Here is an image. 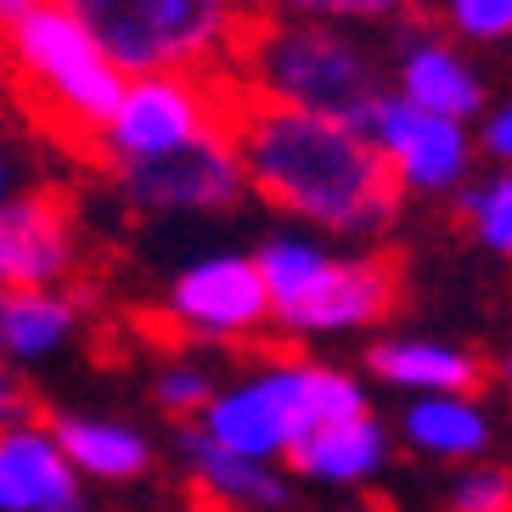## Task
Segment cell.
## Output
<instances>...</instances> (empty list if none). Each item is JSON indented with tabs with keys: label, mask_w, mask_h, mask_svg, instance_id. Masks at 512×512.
Here are the masks:
<instances>
[{
	"label": "cell",
	"mask_w": 512,
	"mask_h": 512,
	"mask_svg": "<svg viewBox=\"0 0 512 512\" xmlns=\"http://www.w3.org/2000/svg\"><path fill=\"white\" fill-rule=\"evenodd\" d=\"M12 197V175H6V158H0V203Z\"/></svg>",
	"instance_id": "obj_28"
},
{
	"label": "cell",
	"mask_w": 512,
	"mask_h": 512,
	"mask_svg": "<svg viewBox=\"0 0 512 512\" xmlns=\"http://www.w3.org/2000/svg\"><path fill=\"white\" fill-rule=\"evenodd\" d=\"M355 411H366V389L349 372L316 361H276L265 372H248L214 389L197 422L242 456L287 462L321 422L355 417Z\"/></svg>",
	"instance_id": "obj_5"
},
{
	"label": "cell",
	"mask_w": 512,
	"mask_h": 512,
	"mask_svg": "<svg viewBox=\"0 0 512 512\" xmlns=\"http://www.w3.org/2000/svg\"><path fill=\"white\" fill-rule=\"evenodd\" d=\"M231 136L254 186L287 220L332 237H383L400 220V175L372 124L237 91Z\"/></svg>",
	"instance_id": "obj_1"
},
{
	"label": "cell",
	"mask_w": 512,
	"mask_h": 512,
	"mask_svg": "<svg viewBox=\"0 0 512 512\" xmlns=\"http://www.w3.org/2000/svg\"><path fill=\"white\" fill-rule=\"evenodd\" d=\"M394 91L422 107H434V113H451V119H479L484 113V85L473 74V62L451 40H434V34H411L406 46H400V57H394Z\"/></svg>",
	"instance_id": "obj_15"
},
{
	"label": "cell",
	"mask_w": 512,
	"mask_h": 512,
	"mask_svg": "<svg viewBox=\"0 0 512 512\" xmlns=\"http://www.w3.org/2000/svg\"><path fill=\"white\" fill-rule=\"evenodd\" d=\"M231 85L248 96L316 107V113H338V119H355V124H372L383 96H389L377 57L344 23H332V17H287V12L254 17Z\"/></svg>",
	"instance_id": "obj_2"
},
{
	"label": "cell",
	"mask_w": 512,
	"mask_h": 512,
	"mask_svg": "<svg viewBox=\"0 0 512 512\" xmlns=\"http://www.w3.org/2000/svg\"><path fill=\"white\" fill-rule=\"evenodd\" d=\"M479 147L490 152V164L512 169V102H501L496 113L484 119V130H479Z\"/></svg>",
	"instance_id": "obj_25"
},
{
	"label": "cell",
	"mask_w": 512,
	"mask_h": 512,
	"mask_svg": "<svg viewBox=\"0 0 512 512\" xmlns=\"http://www.w3.org/2000/svg\"><path fill=\"white\" fill-rule=\"evenodd\" d=\"M451 507L462 512H507L512 507V473L507 467H490V462H462V473H456L451 484Z\"/></svg>",
	"instance_id": "obj_23"
},
{
	"label": "cell",
	"mask_w": 512,
	"mask_h": 512,
	"mask_svg": "<svg viewBox=\"0 0 512 512\" xmlns=\"http://www.w3.org/2000/svg\"><path fill=\"white\" fill-rule=\"evenodd\" d=\"M462 214L473 220L484 248L512 259V169H501L479 186H462Z\"/></svg>",
	"instance_id": "obj_20"
},
{
	"label": "cell",
	"mask_w": 512,
	"mask_h": 512,
	"mask_svg": "<svg viewBox=\"0 0 512 512\" xmlns=\"http://www.w3.org/2000/svg\"><path fill=\"white\" fill-rule=\"evenodd\" d=\"M417 0H259V12L332 17V23H400Z\"/></svg>",
	"instance_id": "obj_21"
},
{
	"label": "cell",
	"mask_w": 512,
	"mask_h": 512,
	"mask_svg": "<svg viewBox=\"0 0 512 512\" xmlns=\"http://www.w3.org/2000/svg\"><path fill=\"white\" fill-rule=\"evenodd\" d=\"M40 6H46V0H0V40H6L29 12H40Z\"/></svg>",
	"instance_id": "obj_27"
},
{
	"label": "cell",
	"mask_w": 512,
	"mask_h": 512,
	"mask_svg": "<svg viewBox=\"0 0 512 512\" xmlns=\"http://www.w3.org/2000/svg\"><path fill=\"white\" fill-rule=\"evenodd\" d=\"M287 462L299 479L321 484V490H366L389 462V434L372 411H355V417L321 422Z\"/></svg>",
	"instance_id": "obj_14"
},
{
	"label": "cell",
	"mask_w": 512,
	"mask_h": 512,
	"mask_svg": "<svg viewBox=\"0 0 512 512\" xmlns=\"http://www.w3.org/2000/svg\"><path fill=\"white\" fill-rule=\"evenodd\" d=\"M124 74L231 79L259 0H68Z\"/></svg>",
	"instance_id": "obj_4"
},
{
	"label": "cell",
	"mask_w": 512,
	"mask_h": 512,
	"mask_svg": "<svg viewBox=\"0 0 512 512\" xmlns=\"http://www.w3.org/2000/svg\"><path fill=\"white\" fill-rule=\"evenodd\" d=\"M164 316L186 338H214V344H237V338H254L259 327H271L276 299L265 271H259V254H214L186 265L169 287Z\"/></svg>",
	"instance_id": "obj_9"
},
{
	"label": "cell",
	"mask_w": 512,
	"mask_h": 512,
	"mask_svg": "<svg viewBox=\"0 0 512 512\" xmlns=\"http://www.w3.org/2000/svg\"><path fill=\"white\" fill-rule=\"evenodd\" d=\"M29 411H23V394L12 389V377H6V355H0V428L6 422H23Z\"/></svg>",
	"instance_id": "obj_26"
},
{
	"label": "cell",
	"mask_w": 512,
	"mask_h": 512,
	"mask_svg": "<svg viewBox=\"0 0 512 512\" xmlns=\"http://www.w3.org/2000/svg\"><path fill=\"white\" fill-rule=\"evenodd\" d=\"M377 383L406 394H439V389H479V361L439 338H389L366 355Z\"/></svg>",
	"instance_id": "obj_18"
},
{
	"label": "cell",
	"mask_w": 512,
	"mask_h": 512,
	"mask_svg": "<svg viewBox=\"0 0 512 512\" xmlns=\"http://www.w3.org/2000/svg\"><path fill=\"white\" fill-rule=\"evenodd\" d=\"M501 377H507V383H512V349H507V355H501Z\"/></svg>",
	"instance_id": "obj_29"
},
{
	"label": "cell",
	"mask_w": 512,
	"mask_h": 512,
	"mask_svg": "<svg viewBox=\"0 0 512 512\" xmlns=\"http://www.w3.org/2000/svg\"><path fill=\"white\" fill-rule=\"evenodd\" d=\"M259 271L271 282L276 327L293 338L361 332L389 316L394 265L383 254H332L316 237H271L259 248Z\"/></svg>",
	"instance_id": "obj_6"
},
{
	"label": "cell",
	"mask_w": 512,
	"mask_h": 512,
	"mask_svg": "<svg viewBox=\"0 0 512 512\" xmlns=\"http://www.w3.org/2000/svg\"><path fill=\"white\" fill-rule=\"evenodd\" d=\"M152 389H158V406L164 411H175V417H203V406L214 400V377L203 372L197 361H186V366H164V372L152 377Z\"/></svg>",
	"instance_id": "obj_24"
},
{
	"label": "cell",
	"mask_w": 512,
	"mask_h": 512,
	"mask_svg": "<svg viewBox=\"0 0 512 512\" xmlns=\"http://www.w3.org/2000/svg\"><path fill=\"white\" fill-rule=\"evenodd\" d=\"M124 186V197L141 214H220L231 209L248 186V164L237 152V136H203L192 147H175L164 158H141V164L113 169Z\"/></svg>",
	"instance_id": "obj_8"
},
{
	"label": "cell",
	"mask_w": 512,
	"mask_h": 512,
	"mask_svg": "<svg viewBox=\"0 0 512 512\" xmlns=\"http://www.w3.org/2000/svg\"><path fill=\"white\" fill-rule=\"evenodd\" d=\"M445 29L467 46H501L512 40V0H439Z\"/></svg>",
	"instance_id": "obj_22"
},
{
	"label": "cell",
	"mask_w": 512,
	"mask_h": 512,
	"mask_svg": "<svg viewBox=\"0 0 512 512\" xmlns=\"http://www.w3.org/2000/svg\"><path fill=\"white\" fill-rule=\"evenodd\" d=\"M377 147L389 152L394 175L406 192H462L467 169L479 158V141L467 136V119H451V113H434V107L411 102V96H383L372 119Z\"/></svg>",
	"instance_id": "obj_10"
},
{
	"label": "cell",
	"mask_w": 512,
	"mask_h": 512,
	"mask_svg": "<svg viewBox=\"0 0 512 512\" xmlns=\"http://www.w3.org/2000/svg\"><path fill=\"white\" fill-rule=\"evenodd\" d=\"M406 439L417 451L439 456V462H473L490 445V417L473 400V389H439V394H417L406 406Z\"/></svg>",
	"instance_id": "obj_17"
},
{
	"label": "cell",
	"mask_w": 512,
	"mask_h": 512,
	"mask_svg": "<svg viewBox=\"0 0 512 512\" xmlns=\"http://www.w3.org/2000/svg\"><path fill=\"white\" fill-rule=\"evenodd\" d=\"M0 62H6L12 85L23 91V102L57 136L79 141V147H96V136L107 130L124 85H130V74L107 57L96 29L68 0H46L40 12L23 17L0 40Z\"/></svg>",
	"instance_id": "obj_3"
},
{
	"label": "cell",
	"mask_w": 512,
	"mask_h": 512,
	"mask_svg": "<svg viewBox=\"0 0 512 512\" xmlns=\"http://www.w3.org/2000/svg\"><path fill=\"white\" fill-rule=\"evenodd\" d=\"M79 332V299L62 282L6 287L0 299V355L6 361H46Z\"/></svg>",
	"instance_id": "obj_16"
},
{
	"label": "cell",
	"mask_w": 512,
	"mask_h": 512,
	"mask_svg": "<svg viewBox=\"0 0 512 512\" xmlns=\"http://www.w3.org/2000/svg\"><path fill=\"white\" fill-rule=\"evenodd\" d=\"M0 299H6V287H0Z\"/></svg>",
	"instance_id": "obj_30"
},
{
	"label": "cell",
	"mask_w": 512,
	"mask_h": 512,
	"mask_svg": "<svg viewBox=\"0 0 512 512\" xmlns=\"http://www.w3.org/2000/svg\"><path fill=\"white\" fill-rule=\"evenodd\" d=\"M57 439L68 445L74 467L96 484H136L152 467V445L141 428L130 422H107V417H57L51 422Z\"/></svg>",
	"instance_id": "obj_19"
},
{
	"label": "cell",
	"mask_w": 512,
	"mask_h": 512,
	"mask_svg": "<svg viewBox=\"0 0 512 512\" xmlns=\"http://www.w3.org/2000/svg\"><path fill=\"white\" fill-rule=\"evenodd\" d=\"M74 271V220L57 197L0 203V287H46Z\"/></svg>",
	"instance_id": "obj_12"
},
{
	"label": "cell",
	"mask_w": 512,
	"mask_h": 512,
	"mask_svg": "<svg viewBox=\"0 0 512 512\" xmlns=\"http://www.w3.org/2000/svg\"><path fill=\"white\" fill-rule=\"evenodd\" d=\"M85 501V473L74 467L57 428L6 422L0 428V512H74Z\"/></svg>",
	"instance_id": "obj_11"
},
{
	"label": "cell",
	"mask_w": 512,
	"mask_h": 512,
	"mask_svg": "<svg viewBox=\"0 0 512 512\" xmlns=\"http://www.w3.org/2000/svg\"><path fill=\"white\" fill-rule=\"evenodd\" d=\"M181 462H186V479H192L197 496L220 501V507L265 512V507H287V501H293V490H287V479L276 473V462L242 456V451H231V445H220L203 422L181 434Z\"/></svg>",
	"instance_id": "obj_13"
},
{
	"label": "cell",
	"mask_w": 512,
	"mask_h": 512,
	"mask_svg": "<svg viewBox=\"0 0 512 512\" xmlns=\"http://www.w3.org/2000/svg\"><path fill=\"white\" fill-rule=\"evenodd\" d=\"M237 113V85L231 79H203V74H136L124 85L119 107L107 130L96 136V158L113 169L164 158L175 147H192L203 136L231 130Z\"/></svg>",
	"instance_id": "obj_7"
}]
</instances>
